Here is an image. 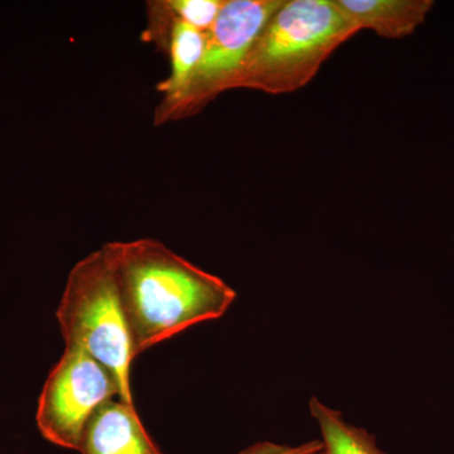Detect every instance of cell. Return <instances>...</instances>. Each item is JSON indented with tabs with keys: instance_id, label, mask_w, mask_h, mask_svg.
<instances>
[{
	"instance_id": "3",
	"label": "cell",
	"mask_w": 454,
	"mask_h": 454,
	"mask_svg": "<svg viewBox=\"0 0 454 454\" xmlns=\"http://www.w3.org/2000/svg\"><path fill=\"white\" fill-rule=\"evenodd\" d=\"M56 316L65 345L82 348L106 366L118 381L119 399L133 404L130 370L137 356L104 247L71 269Z\"/></svg>"
},
{
	"instance_id": "6",
	"label": "cell",
	"mask_w": 454,
	"mask_h": 454,
	"mask_svg": "<svg viewBox=\"0 0 454 454\" xmlns=\"http://www.w3.org/2000/svg\"><path fill=\"white\" fill-rule=\"evenodd\" d=\"M149 25L145 33L148 41H160L168 51L170 73L158 83L164 95L155 114L168 110L184 97L195 76L206 46V33L178 20L164 7L162 0L148 3Z\"/></svg>"
},
{
	"instance_id": "1",
	"label": "cell",
	"mask_w": 454,
	"mask_h": 454,
	"mask_svg": "<svg viewBox=\"0 0 454 454\" xmlns=\"http://www.w3.org/2000/svg\"><path fill=\"white\" fill-rule=\"evenodd\" d=\"M136 356L191 325L225 315L236 292L155 239L104 245Z\"/></svg>"
},
{
	"instance_id": "7",
	"label": "cell",
	"mask_w": 454,
	"mask_h": 454,
	"mask_svg": "<svg viewBox=\"0 0 454 454\" xmlns=\"http://www.w3.org/2000/svg\"><path fill=\"white\" fill-rule=\"evenodd\" d=\"M82 454H162L155 446L134 404L121 399L98 406L90 418L80 443Z\"/></svg>"
},
{
	"instance_id": "11",
	"label": "cell",
	"mask_w": 454,
	"mask_h": 454,
	"mask_svg": "<svg viewBox=\"0 0 454 454\" xmlns=\"http://www.w3.org/2000/svg\"><path fill=\"white\" fill-rule=\"evenodd\" d=\"M321 450L322 442L319 439L306 442L300 446H288V444L264 441L245 448L241 452L236 454H318Z\"/></svg>"
},
{
	"instance_id": "8",
	"label": "cell",
	"mask_w": 454,
	"mask_h": 454,
	"mask_svg": "<svg viewBox=\"0 0 454 454\" xmlns=\"http://www.w3.org/2000/svg\"><path fill=\"white\" fill-rule=\"evenodd\" d=\"M334 4L361 29L399 40L422 26L434 7L433 0H334Z\"/></svg>"
},
{
	"instance_id": "2",
	"label": "cell",
	"mask_w": 454,
	"mask_h": 454,
	"mask_svg": "<svg viewBox=\"0 0 454 454\" xmlns=\"http://www.w3.org/2000/svg\"><path fill=\"white\" fill-rule=\"evenodd\" d=\"M358 32L334 0H284L229 90L279 95L303 88L325 59Z\"/></svg>"
},
{
	"instance_id": "10",
	"label": "cell",
	"mask_w": 454,
	"mask_h": 454,
	"mask_svg": "<svg viewBox=\"0 0 454 454\" xmlns=\"http://www.w3.org/2000/svg\"><path fill=\"white\" fill-rule=\"evenodd\" d=\"M164 7L184 23L207 33L216 22L225 0H162Z\"/></svg>"
},
{
	"instance_id": "9",
	"label": "cell",
	"mask_w": 454,
	"mask_h": 454,
	"mask_svg": "<svg viewBox=\"0 0 454 454\" xmlns=\"http://www.w3.org/2000/svg\"><path fill=\"white\" fill-rule=\"evenodd\" d=\"M310 415L321 429L322 450L318 454H387L376 443L375 435L348 423L342 413L312 397Z\"/></svg>"
},
{
	"instance_id": "4",
	"label": "cell",
	"mask_w": 454,
	"mask_h": 454,
	"mask_svg": "<svg viewBox=\"0 0 454 454\" xmlns=\"http://www.w3.org/2000/svg\"><path fill=\"white\" fill-rule=\"evenodd\" d=\"M284 0H225L216 22L206 33L201 62L184 97L168 110L154 114V124L179 121L201 112L240 70L254 43Z\"/></svg>"
},
{
	"instance_id": "5",
	"label": "cell",
	"mask_w": 454,
	"mask_h": 454,
	"mask_svg": "<svg viewBox=\"0 0 454 454\" xmlns=\"http://www.w3.org/2000/svg\"><path fill=\"white\" fill-rule=\"evenodd\" d=\"M115 395L119 385L113 373L82 348L66 346L38 400V429L51 443L79 450L90 418Z\"/></svg>"
}]
</instances>
